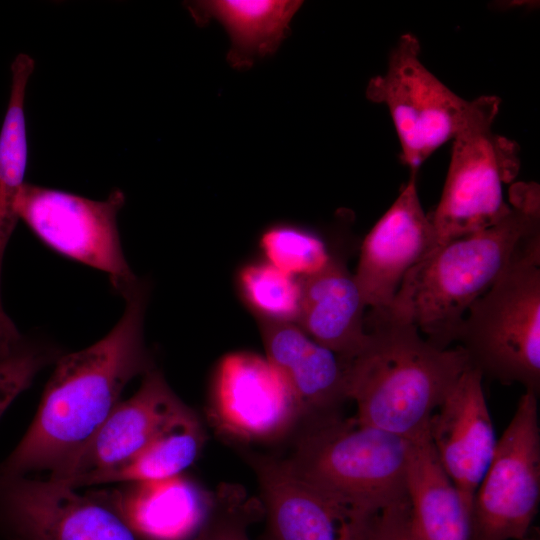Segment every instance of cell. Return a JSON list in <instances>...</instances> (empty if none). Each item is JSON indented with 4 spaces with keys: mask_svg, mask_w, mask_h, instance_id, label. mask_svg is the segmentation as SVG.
Listing matches in <instances>:
<instances>
[{
    "mask_svg": "<svg viewBox=\"0 0 540 540\" xmlns=\"http://www.w3.org/2000/svg\"><path fill=\"white\" fill-rule=\"evenodd\" d=\"M188 408L159 371L149 370L136 393L120 401L94 435L51 472L49 479L69 485L123 463Z\"/></svg>",
    "mask_w": 540,
    "mask_h": 540,
    "instance_id": "14",
    "label": "cell"
},
{
    "mask_svg": "<svg viewBox=\"0 0 540 540\" xmlns=\"http://www.w3.org/2000/svg\"><path fill=\"white\" fill-rule=\"evenodd\" d=\"M406 493L409 540H472L471 511L442 468L429 429L412 439Z\"/></svg>",
    "mask_w": 540,
    "mask_h": 540,
    "instance_id": "19",
    "label": "cell"
},
{
    "mask_svg": "<svg viewBox=\"0 0 540 540\" xmlns=\"http://www.w3.org/2000/svg\"><path fill=\"white\" fill-rule=\"evenodd\" d=\"M367 540V539H366Z\"/></svg>",
    "mask_w": 540,
    "mask_h": 540,
    "instance_id": "28",
    "label": "cell"
},
{
    "mask_svg": "<svg viewBox=\"0 0 540 540\" xmlns=\"http://www.w3.org/2000/svg\"><path fill=\"white\" fill-rule=\"evenodd\" d=\"M53 359L52 349L22 340L10 355L0 360V418Z\"/></svg>",
    "mask_w": 540,
    "mask_h": 540,
    "instance_id": "25",
    "label": "cell"
},
{
    "mask_svg": "<svg viewBox=\"0 0 540 540\" xmlns=\"http://www.w3.org/2000/svg\"><path fill=\"white\" fill-rule=\"evenodd\" d=\"M0 518L16 540H138L102 499L49 478L0 473Z\"/></svg>",
    "mask_w": 540,
    "mask_h": 540,
    "instance_id": "11",
    "label": "cell"
},
{
    "mask_svg": "<svg viewBox=\"0 0 540 540\" xmlns=\"http://www.w3.org/2000/svg\"><path fill=\"white\" fill-rule=\"evenodd\" d=\"M260 247L266 262L298 278L319 272L332 258L320 237L289 224L265 230L260 238Z\"/></svg>",
    "mask_w": 540,
    "mask_h": 540,
    "instance_id": "23",
    "label": "cell"
},
{
    "mask_svg": "<svg viewBox=\"0 0 540 540\" xmlns=\"http://www.w3.org/2000/svg\"><path fill=\"white\" fill-rule=\"evenodd\" d=\"M301 280L298 325L313 340L350 361L368 339L366 305L354 274L332 257L319 272Z\"/></svg>",
    "mask_w": 540,
    "mask_h": 540,
    "instance_id": "18",
    "label": "cell"
},
{
    "mask_svg": "<svg viewBox=\"0 0 540 540\" xmlns=\"http://www.w3.org/2000/svg\"><path fill=\"white\" fill-rule=\"evenodd\" d=\"M501 99L482 95L469 102L452 139L451 158L440 201L429 213L433 249L488 228L511 211L504 185L520 170L518 144L494 132Z\"/></svg>",
    "mask_w": 540,
    "mask_h": 540,
    "instance_id": "6",
    "label": "cell"
},
{
    "mask_svg": "<svg viewBox=\"0 0 540 540\" xmlns=\"http://www.w3.org/2000/svg\"><path fill=\"white\" fill-rule=\"evenodd\" d=\"M412 440L339 412L303 423L294 449L282 459L299 479L369 513L407 498Z\"/></svg>",
    "mask_w": 540,
    "mask_h": 540,
    "instance_id": "4",
    "label": "cell"
},
{
    "mask_svg": "<svg viewBox=\"0 0 540 540\" xmlns=\"http://www.w3.org/2000/svg\"><path fill=\"white\" fill-rule=\"evenodd\" d=\"M205 440L202 423L189 407L128 460L79 478L68 486L76 489L112 483L133 484L181 475L198 458Z\"/></svg>",
    "mask_w": 540,
    "mask_h": 540,
    "instance_id": "21",
    "label": "cell"
},
{
    "mask_svg": "<svg viewBox=\"0 0 540 540\" xmlns=\"http://www.w3.org/2000/svg\"><path fill=\"white\" fill-rule=\"evenodd\" d=\"M122 297L123 314L109 333L57 359L35 417L1 474L60 468L106 420L127 384L153 369L143 337L146 286L137 282Z\"/></svg>",
    "mask_w": 540,
    "mask_h": 540,
    "instance_id": "1",
    "label": "cell"
},
{
    "mask_svg": "<svg viewBox=\"0 0 540 540\" xmlns=\"http://www.w3.org/2000/svg\"><path fill=\"white\" fill-rule=\"evenodd\" d=\"M537 394L525 390L472 502V540H521L540 500Z\"/></svg>",
    "mask_w": 540,
    "mask_h": 540,
    "instance_id": "9",
    "label": "cell"
},
{
    "mask_svg": "<svg viewBox=\"0 0 540 540\" xmlns=\"http://www.w3.org/2000/svg\"><path fill=\"white\" fill-rule=\"evenodd\" d=\"M456 341L482 375L539 394L540 238L470 306Z\"/></svg>",
    "mask_w": 540,
    "mask_h": 540,
    "instance_id": "5",
    "label": "cell"
},
{
    "mask_svg": "<svg viewBox=\"0 0 540 540\" xmlns=\"http://www.w3.org/2000/svg\"><path fill=\"white\" fill-rule=\"evenodd\" d=\"M408 512L407 498L378 511L370 522L367 540H409Z\"/></svg>",
    "mask_w": 540,
    "mask_h": 540,
    "instance_id": "26",
    "label": "cell"
},
{
    "mask_svg": "<svg viewBox=\"0 0 540 540\" xmlns=\"http://www.w3.org/2000/svg\"><path fill=\"white\" fill-rule=\"evenodd\" d=\"M521 540H537V539L525 537V538H523V539H521Z\"/></svg>",
    "mask_w": 540,
    "mask_h": 540,
    "instance_id": "27",
    "label": "cell"
},
{
    "mask_svg": "<svg viewBox=\"0 0 540 540\" xmlns=\"http://www.w3.org/2000/svg\"><path fill=\"white\" fill-rule=\"evenodd\" d=\"M510 204L496 224L432 249L405 275L389 307L370 312L412 324L435 347L449 348L470 306L540 238L538 185L517 183Z\"/></svg>",
    "mask_w": 540,
    "mask_h": 540,
    "instance_id": "2",
    "label": "cell"
},
{
    "mask_svg": "<svg viewBox=\"0 0 540 540\" xmlns=\"http://www.w3.org/2000/svg\"><path fill=\"white\" fill-rule=\"evenodd\" d=\"M209 417L223 435L244 442L278 440L303 423L285 378L266 357L232 352L219 362Z\"/></svg>",
    "mask_w": 540,
    "mask_h": 540,
    "instance_id": "10",
    "label": "cell"
},
{
    "mask_svg": "<svg viewBox=\"0 0 540 540\" xmlns=\"http://www.w3.org/2000/svg\"><path fill=\"white\" fill-rule=\"evenodd\" d=\"M368 339L348 362L347 398L364 424L414 439L470 366L466 351L439 349L412 324L369 313Z\"/></svg>",
    "mask_w": 540,
    "mask_h": 540,
    "instance_id": "3",
    "label": "cell"
},
{
    "mask_svg": "<svg viewBox=\"0 0 540 540\" xmlns=\"http://www.w3.org/2000/svg\"><path fill=\"white\" fill-rule=\"evenodd\" d=\"M482 373L466 368L429 421V438L466 506L484 477L497 444L482 387Z\"/></svg>",
    "mask_w": 540,
    "mask_h": 540,
    "instance_id": "15",
    "label": "cell"
},
{
    "mask_svg": "<svg viewBox=\"0 0 540 540\" xmlns=\"http://www.w3.org/2000/svg\"><path fill=\"white\" fill-rule=\"evenodd\" d=\"M125 195L114 189L105 200L25 183L17 213L55 252L104 272L121 295L138 281L125 258L117 215Z\"/></svg>",
    "mask_w": 540,
    "mask_h": 540,
    "instance_id": "8",
    "label": "cell"
},
{
    "mask_svg": "<svg viewBox=\"0 0 540 540\" xmlns=\"http://www.w3.org/2000/svg\"><path fill=\"white\" fill-rule=\"evenodd\" d=\"M263 514L261 500L241 486L222 484L213 492L211 509L193 540H250L249 529Z\"/></svg>",
    "mask_w": 540,
    "mask_h": 540,
    "instance_id": "24",
    "label": "cell"
},
{
    "mask_svg": "<svg viewBox=\"0 0 540 540\" xmlns=\"http://www.w3.org/2000/svg\"><path fill=\"white\" fill-rule=\"evenodd\" d=\"M434 245V234L417 190V172L363 240L355 281L366 308L385 311L405 275Z\"/></svg>",
    "mask_w": 540,
    "mask_h": 540,
    "instance_id": "13",
    "label": "cell"
},
{
    "mask_svg": "<svg viewBox=\"0 0 540 540\" xmlns=\"http://www.w3.org/2000/svg\"><path fill=\"white\" fill-rule=\"evenodd\" d=\"M266 358L291 387L303 423L338 412L347 400L348 362L313 340L298 324L262 320Z\"/></svg>",
    "mask_w": 540,
    "mask_h": 540,
    "instance_id": "16",
    "label": "cell"
},
{
    "mask_svg": "<svg viewBox=\"0 0 540 540\" xmlns=\"http://www.w3.org/2000/svg\"><path fill=\"white\" fill-rule=\"evenodd\" d=\"M138 540H193L213 502V492L183 474L129 484L101 498Z\"/></svg>",
    "mask_w": 540,
    "mask_h": 540,
    "instance_id": "17",
    "label": "cell"
},
{
    "mask_svg": "<svg viewBox=\"0 0 540 540\" xmlns=\"http://www.w3.org/2000/svg\"><path fill=\"white\" fill-rule=\"evenodd\" d=\"M420 52L415 35H401L389 53L386 71L367 86V97L387 107L402 159L411 172H417L429 156L454 138L470 102L437 78L421 61Z\"/></svg>",
    "mask_w": 540,
    "mask_h": 540,
    "instance_id": "7",
    "label": "cell"
},
{
    "mask_svg": "<svg viewBox=\"0 0 540 540\" xmlns=\"http://www.w3.org/2000/svg\"><path fill=\"white\" fill-rule=\"evenodd\" d=\"M302 1L207 0L188 2L198 25L218 21L230 39L227 60L232 68L246 70L255 60L274 54L287 37L290 22Z\"/></svg>",
    "mask_w": 540,
    "mask_h": 540,
    "instance_id": "20",
    "label": "cell"
},
{
    "mask_svg": "<svg viewBox=\"0 0 540 540\" xmlns=\"http://www.w3.org/2000/svg\"><path fill=\"white\" fill-rule=\"evenodd\" d=\"M239 286L248 304L262 320L298 324L302 280L268 262L246 265L239 272Z\"/></svg>",
    "mask_w": 540,
    "mask_h": 540,
    "instance_id": "22",
    "label": "cell"
},
{
    "mask_svg": "<svg viewBox=\"0 0 540 540\" xmlns=\"http://www.w3.org/2000/svg\"><path fill=\"white\" fill-rule=\"evenodd\" d=\"M267 519L268 540H366L369 513L343 503L292 474L282 459L251 460Z\"/></svg>",
    "mask_w": 540,
    "mask_h": 540,
    "instance_id": "12",
    "label": "cell"
}]
</instances>
